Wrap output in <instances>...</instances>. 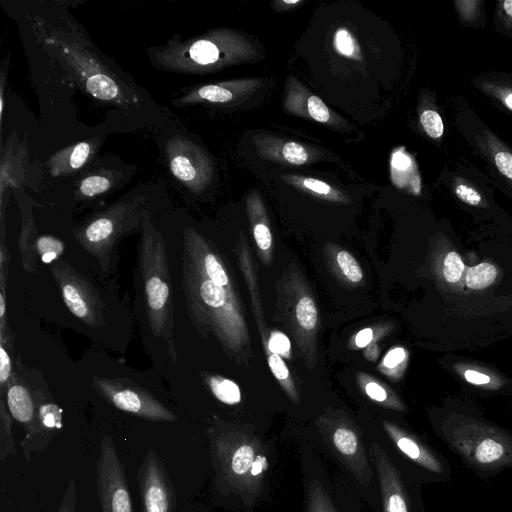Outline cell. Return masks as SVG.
<instances>
[{"label": "cell", "instance_id": "cell-1", "mask_svg": "<svg viewBox=\"0 0 512 512\" xmlns=\"http://www.w3.org/2000/svg\"><path fill=\"white\" fill-rule=\"evenodd\" d=\"M135 311L151 358L160 365L178 361L172 282L163 235L144 211L134 272Z\"/></svg>", "mask_w": 512, "mask_h": 512}, {"label": "cell", "instance_id": "cell-2", "mask_svg": "<svg viewBox=\"0 0 512 512\" xmlns=\"http://www.w3.org/2000/svg\"><path fill=\"white\" fill-rule=\"evenodd\" d=\"M34 26L44 47L56 57L72 80L89 95L124 108L137 102V97L130 95L123 83L92 52L88 41L75 28L70 25L66 28L50 26L42 19H38Z\"/></svg>", "mask_w": 512, "mask_h": 512}, {"label": "cell", "instance_id": "cell-3", "mask_svg": "<svg viewBox=\"0 0 512 512\" xmlns=\"http://www.w3.org/2000/svg\"><path fill=\"white\" fill-rule=\"evenodd\" d=\"M258 51L243 34L216 29L187 40H170L152 49L151 57L159 67L179 73H209L253 60Z\"/></svg>", "mask_w": 512, "mask_h": 512}, {"label": "cell", "instance_id": "cell-4", "mask_svg": "<svg viewBox=\"0 0 512 512\" xmlns=\"http://www.w3.org/2000/svg\"><path fill=\"white\" fill-rule=\"evenodd\" d=\"M144 211L136 206L121 203L98 214L74 231L77 242L94 257L103 272H109L117 261V245L120 240L141 228Z\"/></svg>", "mask_w": 512, "mask_h": 512}, {"label": "cell", "instance_id": "cell-5", "mask_svg": "<svg viewBox=\"0 0 512 512\" xmlns=\"http://www.w3.org/2000/svg\"><path fill=\"white\" fill-rule=\"evenodd\" d=\"M446 439L457 453L480 470L512 467V438L493 427L460 424L446 432Z\"/></svg>", "mask_w": 512, "mask_h": 512}, {"label": "cell", "instance_id": "cell-6", "mask_svg": "<svg viewBox=\"0 0 512 512\" xmlns=\"http://www.w3.org/2000/svg\"><path fill=\"white\" fill-rule=\"evenodd\" d=\"M50 271L66 307L76 318L94 329L107 323V305L86 277L60 259L52 264Z\"/></svg>", "mask_w": 512, "mask_h": 512}, {"label": "cell", "instance_id": "cell-7", "mask_svg": "<svg viewBox=\"0 0 512 512\" xmlns=\"http://www.w3.org/2000/svg\"><path fill=\"white\" fill-rule=\"evenodd\" d=\"M96 391L117 409L150 420L174 422L177 416L145 389L120 378L94 377Z\"/></svg>", "mask_w": 512, "mask_h": 512}, {"label": "cell", "instance_id": "cell-8", "mask_svg": "<svg viewBox=\"0 0 512 512\" xmlns=\"http://www.w3.org/2000/svg\"><path fill=\"white\" fill-rule=\"evenodd\" d=\"M165 152L173 176L189 190L200 193L214 177V165L199 145L183 136L171 137Z\"/></svg>", "mask_w": 512, "mask_h": 512}, {"label": "cell", "instance_id": "cell-9", "mask_svg": "<svg viewBox=\"0 0 512 512\" xmlns=\"http://www.w3.org/2000/svg\"><path fill=\"white\" fill-rule=\"evenodd\" d=\"M97 491L102 512H133L123 466L111 437L104 435L97 462Z\"/></svg>", "mask_w": 512, "mask_h": 512}, {"label": "cell", "instance_id": "cell-10", "mask_svg": "<svg viewBox=\"0 0 512 512\" xmlns=\"http://www.w3.org/2000/svg\"><path fill=\"white\" fill-rule=\"evenodd\" d=\"M143 512H172L175 493L166 470L153 450H148L138 471Z\"/></svg>", "mask_w": 512, "mask_h": 512}, {"label": "cell", "instance_id": "cell-11", "mask_svg": "<svg viewBox=\"0 0 512 512\" xmlns=\"http://www.w3.org/2000/svg\"><path fill=\"white\" fill-rule=\"evenodd\" d=\"M259 79H237L201 85L188 90L177 100V105L228 104L250 95L260 85Z\"/></svg>", "mask_w": 512, "mask_h": 512}, {"label": "cell", "instance_id": "cell-12", "mask_svg": "<svg viewBox=\"0 0 512 512\" xmlns=\"http://www.w3.org/2000/svg\"><path fill=\"white\" fill-rule=\"evenodd\" d=\"M253 143L257 154L267 160L290 165H303L312 162L317 153L302 143L267 134L254 135Z\"/></svg>", "mask_w": 512, "mask_h": 512}, {"label": "cell", "instance_id": "cell-13", "mask_svg": "<svg viewBox=\"0 0 512 512\" xmlns=\"http://www.w3.org/2000/svg\"><path fill=\"white\" fill-rule=\"evenodd\" d=\"M283 107L289 113L313 119L319 123L334 124L332 111L318 96L310 93L296 79H288Z\"/></svg>", "mask_w": 512, "mask_h": 512}, {"label": "cell", "instance_id": "cell-14", "mask_svg": "<svg viewBox=\"0 0 512 512\" xmlns=\"http://www.w3.org/2000/svg\"><path fill=\"white\" fill-rule=\"evenodd\" d=\"M96 148L93 141H82L56 152L49 160L52 176L67 175L84 166Z\"/></svg>", "mask_w": 512, "mask_h": 512}, {"label": "cell", "instance_id": "cell-15", "mask_svg": "<svg viewBox=\"0 0 512 512\" xmlns=\"http://www.w3.org/2000/svg\"><path fill=\"white\" fill-rule=\"evenodd\" d=\"M5 393L6 405L11 416L27 428H34L35 404L28 388L12 376Z\"/></svg>", "mask_w": 512, "mask_h": 512}, {"label": "cell", "instance_id": "cell-16", "mask_svg": "<svg viewBox=\"0 0 512 512\" xmlns=\"http://www.w3.org/2000/svg\"><path fill=\"white\" fill-rule=\"evenodd\" d=\"M281 179L296 188L310 192L313 195L323 199L342 201L346 198L343 193L337 190L335 187L316 178L304 177L302 175L285 174L281 175Z\"/></svg>", "mask_w": 512, "mask_h": 512}, {"label": "cell", "instance_id": "cell-17", "mask_svg": "<svg viewBox=\"0 0 512 512\" xmlns=\"http://www.w3.org/2000/svg\"><path fill=\"white\" fill-rule=\"evenodd\" d=\"M497 274L498 271L493 264L483 262L467 271L465 282L470 289H484L496 280Z\"/></svg>", "mask_w": 512, "mask_h": 512}, {"label": "cell", "instance_id": "cell-18", "mask_svg": "<svg viewBox=\"0 0 512 512\" xmlns=\"http://www.w3.org/2000/svg\"><path fill=\"white\" fill-rule=\"evenodd\" d=\"M34 251L42 262L51 263L59 260V257L65 251V245L54 236L40 235L35 239Z\"/></svg>", "mask_w": 512, "mask_h": 512}, {"label": "cell", "instance_id": "cell-19", "mask_svg": "<svg viewBox=\"0 0 512 512\" xmlns=\"http://www.w3.org/2000/svg\"><path fill=\"white\" fill-rule=\"evenodd\" d=\"M209 386L215 397L226 404L232 405L241 399L239 387L229 379L218 376L211 377Z\"/></svg>", "mask_w": 512, "mask_h": 512}, {"label": "cell", "instance_id": "cell-20", "mask_svg": "<svg viewBox=\"0 0 512 512\" xmlns=\"http://www.w3.org/2000/svg\"><path fill=\"white\" fill-rule=\"evenodd\" d=\"M0 440H1V461L5 459L8 455H15L17 454L15 449V444L13 441L12 433H11V421L8 414V411L6 410V405L3 399V396H1L0 399Z\"/></svg>", "mask_w": 512, "mask_h": 512}, {"label": "cell", "instance_id": "cell-21", "mask_svg": "<svg viewBox=\"0 0 512 512\" xmlns=\"http://www.w3.org/2000/svg\"><path fill=\"white\" fill-rule=\"evenodd\" d=\"M334 47L336 51L354 60H361L360 48L354 36L346 29L340 28L334 35Z\"/></svg>", "mask_w": 512, "mask_h": 512}, {"label": "cell", "instance_id": "cell-22", "mask_svg": "<svg viewBox=\"0 0 512 512\" xmlns=\"http://www.w3.org/2000/svg\"><path fill=\"white\" fill-rule=\"evenodd\" d=\"M111 185V179L106 175H90L80 182L79 193L83 197L90 198L107 192Z\"/></svg>", "mask_w": 512, "mask_h": 512}, {"label": "cell", "instance_id": "cell-23", "mask_svg": "<svg viewBox=\"0 0 512 512\" xmlns=\"http://www.w3.org/2000/svg\"><path fill=\"white\" fill-rule=\"evenodd\" d=\"M5 331H0V396H4L5 389L12 377V361L7 349L8 334L6 335Z\"/></svg>", "mask_w": 512, "mask_h": 512}, {"label": "cell", "instance_id": "cell-24", "mask_svg": "<svg viewBox=\"0 0 512 512\" xmlns=\"http://www.w3.org/2000/svg\"><path fill=\"white\" fill-rule=\"evenodd\" d=\"M465 266L460 255L455 251L446 254L443 261V277L446 282L455 284L462 278Z\"/></svg>", "mask_w": 512, "mask_h": 512}, {"label": "cell", "instance_id": "cell-25", "mask_svg": "<svg viewBox=\"0 0 512 512\" xmlns=\"http://www.w3.org/2000/svg\"><path fill=\"white\" fill-rule=\"evenodd\" d=\"M296 318L305 329L311 330L316 326L317 310L312 299L309 297L300 299L296 307Z\"/></svg>", "mask_w": 512, "mask_h": 512}, {"label": "cell", "instance_id": "cell-26", "mask_svg": "<svg viewBox=\"0 0 512 512\" xmlns=\"http://www.w3.org/2000/svg\"><path fill=\"white\" fill-rule=\"evenodd\" d=\"M420 122L424 131L432 138L442 136L444 126L440 115L433 110H424L420 115Z\"/></svg>", "mask_w": 512, "mask_h": 512}, {"label": "cell", "instance_id": "cell-27", "mask_svg": "<svg viewBox=\"0 0 512 512\" xmlns=\"http://www.w3.org/2000/svg\"><path fill=\"white\" fill-rule=\"evenodd\" d=\"M337 262L345 276L352 282H359L362 279V270L357 261L346 251H340L337 255Z\"/></svg>", "mask_w": 512, "mask_h": 512}, {"label": "cell", "instance_id": "cell-28", "mask_svg": "<svg viewBox=\"0 0 512 512\" xmlns=\"http://www.w3.org/2000/svg\"><path fill=\"white\" fill-rule=\"evenodd\" d=\"M334 444L337 449L346 455H352L357 449L356 435L346 428H339L334 433Z\"/></svg>", "mask_w": 512, "mask_h": 512}, {"label": "cell", "instance_id": "cell-29", "mask_svg": "<svg viewBox=\"0 0 512 512\" xmlns=\"http://www.w3.org/2000/svg\"><path fill=\"white\" fill-rule=\"evenodd\" d=\"M254 453L250 446L243 445L236 450L232 458V469L236 474H244L251 467Z\"/></svg>", "mask_w": 512, "mask_h": 512}, {"label": "cell", "instance_id": "cell-30", "mask_svg": "<svg viewBox=\"0 0 512 512\" xmlns=\"http://www.w3.org/2000/svg\"><path fill=\"white\" fill-rule=\"evenodd\" d=\"M455 194L460 200L472 206L480 204L482 200L479 192L466 184H458L455 187Z\"/></svg>", "mask_w": 512, "mask_h": 512}, {"label": "cell", "instance_id": "cell-31", "mask_svg": "<svg viewBox=\"0 0 512 512\" xmlns=\"http://www.w3.org/2000/svg\"><path fill=\"white\" fill-rule=\"evenodd\" d=\"M269 350L273 354H284L290 349L288 337L281 332H273L269 340Z\"/></svg>", "mask_w": 512, "mask_h": 512}, {"label": "cell", "instance_id": "cell-32", "mask_svg": "<svg viewBox=\"0 0 512 512\" xmlns=\"http://www.w3.org/2000/svg\"><path fill=\"white\" fill-rule=\"evenodd\" d=\"M494 161L498 170L512 179V154L507 151H497L494 154Z\"/></svg>", "mask_w": 512, "mask_h": 512}, {"label": "cell", "instance_id": "cell-33", "mask_svg": "<svg viewBox=\"0 0 512 512\" xmlns=\"http://www.w3.org/2000/svg\"><path fill=\"white\" fill-rule=\"evenodd\" d=\"M253 233H254V238L256 240V243L259 246V248H261L262 250H267L268 248H270L271 242H272V236H271L269 228L265 224H263V223L256 224L254 226Z\"/></svg>", "mask_w": 512, "mask_h": 512}, {"label": "cell", "instance_id": "cell-34", "mask_svg": "<svg viewBox=\"0 0 512 512\" xmlns=\"http://www.w3.org/2000/svg\"><path fill=\"white\" fill-rule=\"evenodd\" d=\"M268 362L272 370V373L277 379L284 380L288 377L289 371L287 369V366L280 358V356H278V354H272L269 357Z\"/></svg>", "mask_w": 512, "mask_h": 512}, {"label": "cell", "instance_id": "cell-35", "mask_svg": "<svg viewBox=\"0 0 512 512\" xmlns=\"http://www.w3.org/2000/svg\"><path fill=\"white\" fill-rule=\"evenodd\" d=\"M75 496L74 482L71 481L58 512H75Z\"/></svg>", "mask_w": 512, "mask_h": 512}, {"label": "cell", "instance_id": "cell-36", "mask_svg": "<svg viewBox=\"0 0 512 512\" xmlns=\"http://www.w3.org/2000/svg\"><path fill=\"white\" fill-rule=\"evenodd\" d=\"M405 358V351L401 347L392 349L384 358V365L388 368H393L402 362Z\"/></svg>", "mask_w": 512, "mask_h": 512}, {"label": "cell", "instance_id": "cell-37", "mask_svg": "<svg viewBox=\"0 0 512 512\" xmlns=\"http://www.w3.org/2000/svg\"><path fill=\"white\" fill-rule=\"evenodd\" d=\"M463 375L467 382L474 385H485L490 382V377L488 375L476 370H465Z\"/></svg>", "mask_w": 512, "mask_h": 512}, {"label": "cell", "instance_id": "cell-38", "mask_svg": "<svg viewBox=\"0 0 512 512\" xmlns=\"http://www.w3.org/2000/svg\"><path fill=\"white\" fill-rule=\"evenodd\" d=\"M388 512H408L404 498L398 494H392L388 499Z\"/></svg>", "mask_w": 512, "mask_h": 512}, {"label": "cell", "instance_id": "cell-39", "mask_svg": "<svg viewBox=\"0 0 512 512\" xmlns=\"http://www.w3.org/2000/svg\"><path fill=\"white\" fill-rule=\"evenodd\" d=\"M365 389L368 396L376 401H384L387 398L386 391L377 383L370 382Z\"/></svg>", "mask_w": 512, "mask_h": 512}, {"label": "cell", "instance_id": "cell-40", "mask_svg": "<svg viewBox=\"0 0 512 512\" xmlns=\"http://www.w3.org/2000/svg\"><path fill=\"white\" fill-rule=\"evenodd\" d=\"M373 338V331L370 328L361 330L355 338L356 345L360 348L367 346Z\"/></svg>", "mask_w": 512, "mask_h": 512}, {"label": "cell", "instance_id": "cell-41", "mask_svg": "<svg viewBox=\"0 0 512 512\" xmlns=\"http://www.w3.org/2000/svg\"><path fill=\"white\" fill-rule=\"evenodd\" d=\"M265 467V459L264 458H258V460H256L253 465H252V474L253 475H257L259 474L262 469Z\"/></svg>", "mask_w": 512, "mask_h": 512}, {"label": "cell", "instance_id": "cell-42", "mask_svg": "<svg viewBox=\"0 0 512 512\" xmlns=\"http://www.w3.org/2000/svg\"><path fill=\"white\" fill-rule=\"evenodd\" d=\"M503 9L506 12V14L512 19V0L504 1Z\"/></svg>", "mask_w": 512, "mask_h": 512}, {"label": "cell", "instance_id": "cell-43", "mask_svg": "<svg viewBox=\"0 0 512 512\" xmlns=\"http://www.w3.org/2000/svg\"><path fill=\"white\" fill-rule=\"evenodd\" d=\"M505 105L512 110V92L508 93L504 98Z\"/></svg>", "mask_w": 512, "mask_h": 512}, {"label": "cell", "instance_id": "cell-44", "mask_svg": "<svg viewBox=\"0 0 512 512\" xmlns=\"http://www.w3.org/2000/svg\"><path fill=\"white\" fill-rule=\"evenodd\" d=\"M302 1H299V0H291V1H288V0H283L281 1L280 3L281 4H286V5H297V4H300Z\"/></svg>", "mask_w": 512, "mask_h": 512}]
</instances>
